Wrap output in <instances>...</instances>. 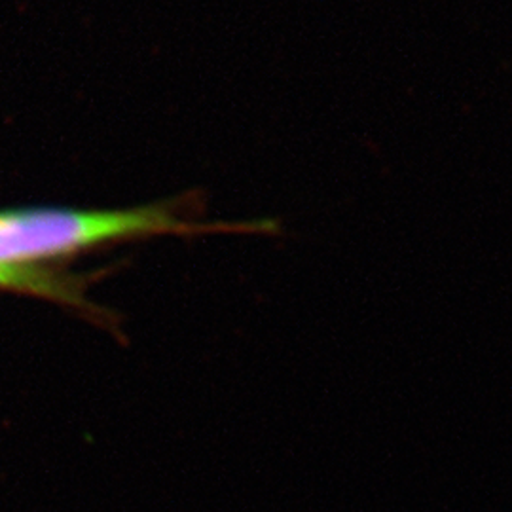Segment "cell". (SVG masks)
<instances>
[{
    "instance_id": "7a4b0ae2",
    "label": "cell",
    "mask_w": 512,
    "mask_h": 512,
    "mask_svg": "<svg viewBox=\"0 0 512 512\" xmlns=\"http://www.w3.org/2000/svg\"><path fill=\"white\" fill-rule=\"evenodd\" d=\"M0 289L38 294L73 308L93 310L84 298V281L76 277L52 274L37 266H0Z\"/></svg>"
},
{
    "instance_id": "6da1fadb",
    "label": "cell",
    "mask_w": 512,
    "mask_h": 512,
    "mask_svg": "<svg viewBox=\"0 0 512 512\" xmlns=\"http://www.w3.org/2000/svg\"><path fill=\"white\" fill-rule=\"evenodd\" d=\"M184 203H152L133 209H19L0 211V266H35L40 260L78 255L114 241L209 234H272L274 220L194 222Z\"/></svg>"
}]
</instances>
